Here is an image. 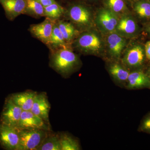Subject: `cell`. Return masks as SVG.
Returning <instances> with one entry per match:
<instances>
[{
    "instance_id": "1",
    "label": "cell",
    "mask_w": 150,
    "mask_h": 150,
    "mask_svg": "<svg viewBox=\"0 0 150 150\" xmlns=\"http://www.w3.org/2000/svg\"><path fill=\"white\" fill-rule=\"evenodd\" d=\"M51 51V67L64 76H69L80 67V59L69 47L59 48Z\"/></svg>"
},
{
    "instance_id": "2",
    "label": "cell",
    "mask_w": 150,
    "mask_h": 150,
    "mask_svg": "<svg viewBox=\"0 0 150 150\" xmlns=\"http://www.w3.org/2000/svg\"><path fill=\"white\" fill-rule=\"evenodd\" d=\"M76 48L83 54L100 56L104 51L105 43L99 34L88 31L79 34L75 40Z\"/></svg>"
},
{
    "instance_id": "3",
    "label": "cell",
    "mask_w": 150,
    "mask_h": 150,
    "mask_svg": "<svg viewBox=\"0 0 150 150\" xmlns=\"http://www.w3.org/2000/svg\"><path fill=\"white\" fill-rule=\"evenodd\" d=\"M18 130L19 141L16 150H37L50 132L40 129Z\"/></svg>"
},
{
    "instance_id": "4",
    "label": "cell",
    "mask_w": 150,
    "mask_h": 150,
    "mask_svg": "<svg viewBox=\"0 0 150 150\" xmlns=\"http://www.w3.org/2000/svg\"><path fill=\"white\" fill-rule=\"evenodd\" d=\"M69 19L81 28L91 27L93 21L91 11L87 6L81 3L73 4L67 11Z\"/></svg>"
},
{
    "instance_id": "5",
    "label": "cell",
    "mask_w": 150,
    "mask_h": 150,
    "mask_svg": "<svg viewBox=\"0 0 150 150\" xmlns=\"http://www.w3.org/2000/svg\"><path fill=\"white\" fill-rule=\"evenodd\" d=\"M144 48L141 45L136 44L128 48L122 54L120 61L130 71L142 69L146 59Z\"/></svg>"
},
{
    "instance_id": "6",
    "label": "cell",
    "mask_w": 150,
    "mask_h": 150,
    "mask_svg": "<svg viewBox=\"0 0 150 150\" xmlns=\"http://www.w3.org/2000/svg\"><path fill=\"white\" fill-rule=\"evenodd\" d=\"M119 19L118 15L105 8L98 11L95 21L100 31L108 34L115 31Z\"/></svg>"
},
{
    "instance_id": "7",
    "label": "cell",
    "mask_w": 150,
    "mask_h": 150,
    "mask_svg": "<svg viewBox=\"0 0 150 150\" xmlns=\"http://www.w3.org/2000/svg\"><path fill=\"white\" fill-rule=\"evenodd\" d=\"M106 69L114 83L119 87L125 88L130 71L120 60L108 59Z\"/></svg>"
},
{
    "instance_id": "8",
    "label": "cell",
    "mask_w": 150,
    "mask_h": 150,
    "mask_svg": "<svg viewBox=\"0 0 150 150\" xmlns=\"http://www.w3.org/2000/svg\"><path fill=\"white\" fill-rule=\"evenodd\" d=\"M23 111L8 96L5 101L0 117V122L17 128Z\"/></svg>"
},
{
    "instance_id": "9",
    "label": "cell",
    "mask_w": 150,
    "mask_h": 150,
    "mask_svg": "<svg viewBox=\"0 0 150 150\" xmlns=\"http://www.w3.org/2000/svg\"><path fill=\"white\" fill-rule=\"evenodd\" d=\"M105 41L108 59L120 60L126 45V38L114 31L107 34Z\"/></svg>"
},
{
    "instance_id": "10",
    "label": "cell",
    "mask_w": 150,
    "mask_h": 150,
    "mask_svg": "<svg viewBox=\"0 0 150 150\" xmlns=\"http://www.w3.org/2000/svg\"><path fill=\"white\" fill-rule=\"evenodd\" d=\"M19 141L17 128L0 122V145L4 149L16 150Z\"/></svg>"
},
{
    "instance_id": "11",
    "label": "cell",
    "mask_w": 150,
    "mask_h": 150,
    "mask_svg": "<svg viewBox=\"0 0 150 150\" xmlns=\"http://www.w3.org/2000/svg\"><path fill=\"white\" fill-rule=\"evenodd\" d=\"M139 27L135 18L129 13L124 14L119 18L115 32L125 38H130L137 35Z\"/></svg>"
},
{
    "instance_id": "12",
    "label": "cell",
    "mask_w": 150,
    "mask_h": 150,
    "mask_svg": "<svg viewBox=\"0 0 150 150\" xmlns=\"http://www.w3.org/2000/svg\"><path fill=\"white\" fill-rule=\"evenodd\" d=\"M17 129H40L50 131V125L30 110L23 111Z\"/></svg>"
},
{
    "instance_id": "13",
    "label": "cell",
    "mask_w": 150,
    "mask_h": 150,
    "mask_svg": "<svg viewBox=\"0 0 150 150\" xmlns=\"http://www.w3.org/2000/svg\"><path fill=\"white\" fill-rule=\"evenodd\" d=\"M56 22V21L46 17L42 22L30 25L29 31L33 36L48 46Z\"/></svg>"
},
{
    "instance_id": "14",
    "label": "cell",
    "mask_w": 150,
    "mask_h": 150,
    "mask_svg": "<svg viewBox=\"0 0 150 150\" xmlns=\"http://www.w3.org/2000/svg\"><path fill=\"white\" fill-rule=\"evenodd\" d=\"M125 88L129 90L145 88L150 89L149 78L143 69L131 71Z\"/></svg>"
},
{
    "instance_id": "15",
    "label": "cell",
    "mask_w": 150,
    "mask_h": 150,
    "mask_svg": "<svg viewBox=\"0 0 150 150\" xmlns=\"http://www.w3.org/2000/svg\"><path fill=\"white\" fill-rule=\"evenodd\" d=\"M50 108L51 105L46 94L43 93H37L30 111L50 125L49 113Z\"/></svg>"
},
{
    "instance_id": "16",
    "label": "cell",
    "mask_w": 150,
    "mask_h": 150,
    "mask_svg": "<svg viewBox=\"0 0 150 150\" xmlns=\"http://www.w3.org/2000/svg\"><path fill=\"white\" fill-rule=\"evenodd\" d=\"M0 4L4 10L6 16L13 21L19 16L24 14L26 7L25 0H0Z\"/></svg>"
},
{
    "instance_id": "17",
    "label": "cell",
    "mask_w": 150,
    "mask_h": 150,
    "mask_svg": "<svg viewBox=\"0 0 150 150\" xmlns=\"http://www.w3.org/2000/svg\"><path fill=\"white\" fill-rule=\"evenodd\" d=\"M37 94L36 92L28 90L13 94L9 97L15 104L23 111H26L31 110Z\"/></svg>"
},
{
    "instance_id": "18",
    "label": "cell",
    "mask_w": 150,
    "mask_h": 150,
    "mask_svg": "<svg viewBox=\"0 0 150 150\" xmlns=\"http://www.w3.org/2000/svg\"><path fill=\"white\" fill-rule=\"evenodd\" d=\"M63 34L56 22L54 24L51 38L48 46L51 51L59 48L68 47Z\"/></svg>"
},
{
    "instance_id": "19",
    "label": "cell",
    "mask_w": 150,
    "mask_h": 150,
    "mask_svg": "<svg viewBox=\"0 0 150 150\" xmlns=\"http://www.w3.org/2000/svg\"><path fill=\"white\" fill-rule=\"evenodd\" d=\"M56 23L67 43L69 44L79 36V32L73 24L68 22L59 21Z\"/></svg>"
},
{
    "instance_id": "20",
    "label": "cell",
    "mask_w": 150,
    "mask_h": 150,
    "mask_svg": "<svg viewBox=\"0 0 150 150\" xmlns=\"http://www.w3.org/2000/svg\"><path fill=\"white\" fill-rule=\"evenodd\" d=\"M37 150H62L59 134L48 133Z\"/></svg>"
},
{
    "instance_id": "21",
    "label": "cell",
    "mask_w": 150,
    "mask_h": 150,
    "mask_svg": "<svg viewBox=\"0 0 150 150\" xmlns=\"http://www.w3.org/2000/svg\"><path fill=\"white\" fill-rule=\"evenodd\" d=\"M62 150H80L81 146L76 139L67 133L59 134Z\"/></svg>"
},
{
    "instance_id": "22",
    "label": "cell",
    "mask_w": 150,
    "mask_h": 150,
    "mask_svg": "<svg viewBox=\"0 0 150 150\" xmlns=\"http://www.w3.org/2000/svg\"><path fill=\"white\" fill-rule=\"evenodd\" d=\"M25 2L24 14L35 18L44 16V7L38 0H25Z\"/></svg>"
},
{
    "instance_id": "23",
    "label": "cell",
    "mask_w": 150,
    "mask_h": 150,
    "mask_svg": "<svg viewBox=\"0 0 150 150\" xmlns=\"http://www.w3.org/2000/svg\"><path fill=\"white\" fill-rule=\"evenodd\" d=\"M106 8L119 16L129 13V10L123 0H103Z\"/></svg>"
},
{
    "instance_id": "24",
    "label": "cell",
    "mask_w": 150,
    "mask_h": 150,
    "mask_svg": "<svg viewBox=\"0 0 150 150\" xmlns=\"http://www.w3.org/2000/svg\"><path fill=\"white\" fill-rule=\"evenodd\" d=\"M133 8L140 18L144 19H150V0H140L134 2Z\"/></svg>"
},
{
    "instance_id": "25",
    "label": "cell",
    "mask_w": 150,
    "mask_h": 150,
    "mask_svg": "<svg viewBox=\"0 0 150 150\" xmlns=\"http://www.w3.org/2000/svg\"><path fill=\"white\" fill-rule=\"evenodd\" d=\"M65 11L64 8L56 2L44 7V16L56 21L63 15Z\"/></svg>"
},
{
    "instance_id": "26",
    "label": "cell",
    "mask_w": 150,
    "mask_h": 150,
    "mask_svg": "<svg viewBox=\"0 0 150 150\" xmlns=\"http://www.w3.org/2000/svg\"><path fill=\"white\" fill-rule=\"evenodd\" d=\"M138 131L150 135V111L142 118L138 128Z\"/></svg>"
},
{
    "instance_id": "27",
    "label": "cell",
    "mask_w": 150,
    "mask_h": 150,
    "mask_svg": "<svg viewBox=\"0 0 150 150\" xmlns=\"http://www.w3.org/2000/svg\"><path fill=\"white\" fill-rule=\"evenodd\" d=\"M144 50L146 58L150 61V41L146 43L145 45Z\"/></svg>"
},
{
    "instance_id": "28",
    "label": "cell",
    "mask_w": 150,
    "mask_h": 150,
    "mask_svg": "<svg viewBox=\"0 0 150 150\" xmlns=\"http://www.w3.org/2000/svg\"><path fill=\"white\" fill-rule=\"evenodd\" d=\"M44 7L47 6L56 2L55 0H38Z\"/></svg>"
},
{
    "instance_id": "29",
    "label": "cell",
    "mask_w": 150,
    "mask_h": 150,
    "mask_svg": "<svg viewBox=\"0 0 150 150\" xmlns=\"http://www.w3.org/2000/svg\"><path fill=\"white\" fill-rule=\"evenodd\" d=\"M146 74L148 75V77L149 78L150 80V66L148 68L147 71L146 72Z\"/></svg>"
},
{
    "instance_id": "30",
    "label": "cell",
    "mask_w": 150,
    "mask_h": 150,
    "mask_svg": "<svg viewBox=\"0 0 150 150\" xmlns=\"http://www.w3.org/2000/svg\"><path fill=\"white\" fill-rule=\"evenodd\" d=\"M146 30L148 32V33H149V34L150 35V25H149L147 27Z\"/></svg>"
},
{
    "instance_id": "31",
    "label": "cell",
    "mask_w": 150,
    "mask_h": 150,
    "mask_svg": "<svg viewBox=\"0 0 150 150\" xmlns=\"http://www.w3.org/2000/svg\"><path fill=\"white\" fill-rule=\"evenodd\" d=\"M129 1H140V0H129Z\"/></svg>"
},
{
    "instance_id": "32",
    "label": "cell",
    "mask_w": 150,
    "mask_h": 150,
    "mask_svg": "<svg viewBox=\"0 0 150 150\" xmlns=\"http://www.w3.org/2000/svg\"><path fill=\"white\" fill-rule=\"evenodd\" d=\"M89 1H94V0H89Z\"/></svg>"
},
{
    "instance_id": "33",
    "label": "cell",
    "mask_w": 150,
    "mask_h": 150,
    "mask_svg": "<svg viewBox=\"0 0 150 150\" xmlns=\"http://www.w3.org/2000/svg\"></svg>"
}]
</instances>
